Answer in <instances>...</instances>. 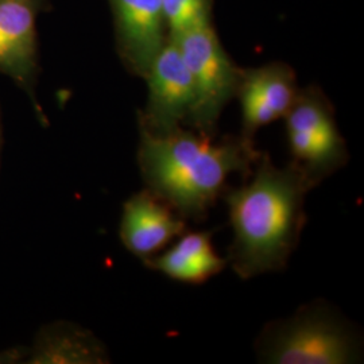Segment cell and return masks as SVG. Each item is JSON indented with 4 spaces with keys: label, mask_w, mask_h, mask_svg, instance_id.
<instances>
[{
    "label": "cell",
    "mask_w": 364,
    "mask_h": 364,
    "mask_svg": "<svg viewBox=\"0 0 364 364\" xmlns=\"http://www.w3.org/2000/svg\"><path fill=\"white\" fill-rule=\"evenodd\" d=\"M251 176L221 195L234 234L225 259L242 279L285 270L306 224V196L316 188L299 165L279 168L266 153Z\"/></svg>",
    "instance_id": "cell-1"
},
{
    "label": "cell",
    "mask_w": 364,
    "mask_h": 364,
    "mask_svg": "<svg viewBox=\"0 0 364 364\" xmlns=\"http://www.w3.org/2000/svg\"><path fill=\"white\" fill-rule=\"evenodd\" d=\"M138 164L147 188L183 220L203 221L231 174L251 176L262 151L237 135L218 138L180 127L168 134L139 129Z\"/></svg>",
    "instance_id": "cell-2"
},
{
    "label": "cell",
    "mask_w": 364,
    "mask_h": 364,
    "mask_svg": "<svg viewBox=\"0 0 364 364\" xmlns=\"http://www.w3.org/2000/svg\"><path fill=\"white\" fill-rule=\"evenodd\" d=\"M260 363L350 364L362 359L359 332L326 301L269 323L255 343Z\"/></svg>",
    "instance_id": "cell-3"
},
{
    "label": "cell",
    "mask_w": 364,
    "mask_h": 364,
    "mask_svg": "<svg viewBox=\"0 0 364 364\" xmlns=\"http://www.w3.org/2000/svg\"><path fill=\"white\" fill-rule=\"evenodd\" d=\"M189 70L195 105L188 126L200 134L216 136L218 123L235 99L240 69L224 49L212 25L171 37Z\"/></svg>",
    "instance_id": "cell-4"
},
{
    "label": "cell",
    "mask_w": 364,
    "mask_h": 364,
    "mask_svg": "<svg viewBox=\"0 0 364 364\" xmlns=\"http://www.w3.org/2000/svg\"><path fill=\"white\" fill-rule=\"evenodd\" d=\"M284 119L291 162L316 186L347 165V142L338 131L333 105L320 87L299 88Z\"/></svg>",
    "instance_id": "cell-5"
},
{
    "label": "cell",
    "mask_w": 364,
    "mask_h": 364,
    "mask_svg": "<svg viewBox=\"0 0 364 364\" xmlns=\"http://www.w3.org/2000/svg\"><path fill=\"white\" fill-rule=\"evenodd\" d=\"M149 96L139 112V129L168 134L188 126L195 105V90L180 50L169 39L144 76Z\"/></svg>",
    "instance_id": "cell-6"
},
{
    "label": "cell",
    "mask_w": 364,
    "mask_h": 364,
    "mask_svg": "<svg viewBox=\"0 0 364 364\" xmlns=\"http://www.w3.org/2000/svg\"><path fill=\"white\" fill-rule=\"evenodd\" d=\"M299 90L296 72L285 63L242 68L235 93L242 111V141L254 146L259 129L285 117Z\"/></svg>",
    "instance_id": "cell-7"
},
{
    "label": "cell",
    "mask_w": 364,
    "mask_h": 364,
    "mask_svg": "<svg viewBox=\"0 0 364 364\" xmlns=\"http://www.w3.org/2000/svg\"><path fill=\"white\" fill-rule=\"evenodd\" d=\"M117 53L132 75L144 78L149 66L169 42L159 0H108Z\"/></svg>",
    "instance_id": "cell-8"
},
{
    "label": "cell",
    "mask_w": 364,
    "mask_h": 364,
    "mask_svg": "<svg viewBox=\"0 0 364 364\" xmlns=\"http://www.w3.org/2000/svg\"><path fill=\"white\" fill-rule=\"evenodd\" d=\"M183 232L185 220L149 188L126 201L120 221V239L141 259L151 258Z\"/></svg>",
    "instance_id": "cell-9"
},
{
    "label": "cell",
    "mask_w": 364,
    "mask_h": 364,
    "mask_svg": "<svg viewBox=\"0 0 364 364\" xmlns=\"http://www.w3.org/2000/svg\"><path fill=\"white\" fill-rule=\"evenodd\" d=\"M41 0H0V72L21 82L37 65Z\"/></svg>",
    "instance_id": "cell-10"
},
{
    "label": "cell",
    "mask_w": 364,
    "mask_h": 364,
    "mask_svg": "<svg viewBox=\"0 0 364 364\" xmlns=\"http://www.w3.org/2000/svg\"><path fill=\"white\" fill-rule=\"evenodd\" d=\"M178 242L161 255L144 259L146 266L170 279L201 285L220 274L228 264L212 245V232H183Z\"/></svg>",
    "instance_id": "cell-11"
},
{
    "label": "cell",
    "mask_w": 364,
    "mask_h": 364,
    "mask_svg": "<svg viewBox=\"0 0 364 364\" xmlns=\"http://www.w3.org/2000/svg\"><path fill=\"white\" fill-rule=\"evenodd\" d=\"M48 358L55 363H103L105 351L87 332L65 329L53 338Z\"/></svg>",
    "instance_id": "cell-12"
},
{
    "label": "cell",
    "mask_w": 364,
    "mask_h": 364,
    "mask_svg": "<svg viewBox=\"0 0 364 364\" xmlns=\"http://www.w3.org/2000/svg\"><path fill=\"white\" fill-rule=\"evenodd\" d=\"M170 38L212 25V0H159Z\"/></svg>",
    "instance_id": "cell-13"
}]
</instances>
